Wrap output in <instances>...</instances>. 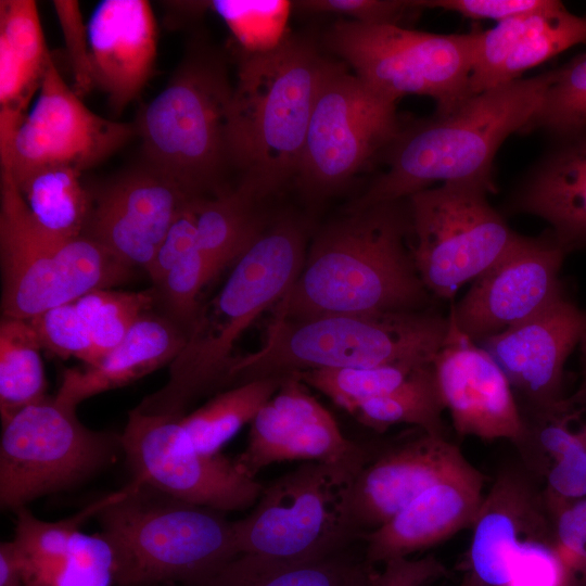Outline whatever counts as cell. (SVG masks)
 Wrapping results in <instances>:
<instances>
[{
	"mask_svg": "<svg viewBox=\"0 0 586 586\" xmlns=\"http://www.w3.org/2000/svg\"><path fill=\"white\" fill-rule=\"evenodd\" d=\"M552 139L522 179L511 206L547 221L568 252L586 245V126Z\"/></svg>",
	"mask_w": 586,
	"mask_h": 586,
	"instance_id": "26",
	"label": "cell"
},
{
	"mask_svg": "<svg viewBox=\"0 0 586 586\" xmlns=\"http://www.w3.org/2000/svg\"><path fill=\"white\" fill-rule=\"evenodd\" d=\"M232 92L221 58L194 49L139 114L146 164L193 199L224 190Z\"/></svg>",
	"mask_w": 586,
	"mask_h": 586,
	"instance_id": "7",
	"label": "cell"
},
{
	"mask_svg": "<svg viewBox=\"0 0 586 586\" xmlns=\"http://www.w3.org/2000/svg\"><path fill=\"white\" fill-rule=\"evenodd\" d=\"M116 586H194L238 557L226 513L132 481L95 515Z\"/></svg>",
	"mask_w": 586,
	"mask_h": 586,
	"instance_id": "5",
	"label": "cell"
},
{
	"mask_svg": "<svg viewBox=\"0 0 586 586\" xmlns=\"http://www.w3.org/2000/svg\"><path fill=\"white\" fill-rule=\"evenodd\" d=\"M470 462L446 436L420 435L372 450L357 473L351 495V522L361 538L429 487ZM362 539V538H361Z\"/></svg>",
	"mask_w": 586,
	"mask_h": 586,
	"instance_id": "21",
	"label": "cell"
},
{
	"mask_svg": "<svg viewBox=\"0 0 586 586\" xmlns=\"http://www.w3.org/2000/svg\"><path fill=\"white\" fill-rule=\"evenodd\" d=\"M0 586H24V578L13 540L0 544Z\"/></svg>",
	"mask_w": 586,
	"mask_h": 586,
	"instance_id": "48",
	"label": "cell"
},
{
	"mask_svg": "<svg viewBox=\"0 0 586 586\" xmlns=\"http://www.w3.org/2000/svg\"><path fill=\"white\" fill-rule=\"evenodd\" d=\"M552 78L553 71L519 78L472 95L449 114L403 123L379 158L385 169L348 208L407 199L435 182L475 181L495 192L498 149L522 131Z\"/></svg>",
	"mask_w": 586,
	"mask_h": 586,
	"instance_id": "2",
	"label": "cell"
},
{
	"mask_svg": "<svg viewBox=\"0 0 586 586\" xmlns=\"http://www.w3.org/2000/svg\"><path fill=\"white\" fill-rule=\"evenodd\" d=\"M371 451L347 438L306 385L290 374L251 422L246 447L234 460L244 474L256 479L277 462H365Z\"/></svg>",
	"mask_w": 586,
	"mask_h": 586,
	"instance_id": "17",
	"label": "cell"
},
{
	"mask_svg": "<svg viewBox=\"0 0 586 586\" xmlns=\"http://www.w3.org/2000/svg\"><path fill=\"white\" fill-rule=\"evenodd\" d=\"M331 60L301 36L239 64L229 115L237 189L259 204L295 179L314 102Z\"/></svg>",
	"mask_w": 586,
	"mask_h": 586,
	"instance_id": "4",
	"label": "cell"
},
{
	"mask_svg": "<svg viewBox=\"0 0 586 586\" xmlns=\"http://www.w3.org/2000/svg\"><path fill=\"white\" fill-rule=\"evenodd\" d=\"M190 202L179 212L157 247L148 272L154 284H157L183 255L199 246Z\"/></svg>",
	"mask_w": 586,
	"mask_h": 586,
	"instance_id": "46",
	"label": "cell"
},
{
	"mask_svg": "<svg viewBox=\"0 0 586 586\" xmlns=\"http://www.w3.org/2000/svg\"><path fill=\"white\" fill-rule=\"evenodd\" d=\"M186 340L187 333L175 322L149 311L97 364L84 369H66L54 396L77 407L89 397L127 385L170 364Z\"/></svg>",
	"mask_w": 586,
	"mask_h": 586,
	"instance_id": "27",
	"label": "cell"
},
{
	"mask_svg": "<svg viewBox=\"0 0 586 586\" xmlns=\"http://www.w3.org/2000/svg\"><path fill=\"white\" fill-rule=\"evenodd\" d=\"M192 199L146 164L92 193L85 234L125 265L149 272L158 245Z\"/></svg>",
	"mask_w": 586,
	"mask_h": 586,
	"instance_id": "18",
	"label": "cell"
},
{
	"mask_svg": "<svg viewBox=\"0 0 586 586\" xmlns=\"http://www.w3.org/2000/svg\"><path fill=\"white\" fill-rule=\"evenodd\" d=\"M444 410L433 365L426 364L391 392L360 404L352 415L378 432L395 424H411L424 433L446 436Z\"/></svg>",
	"mask_w": 586,
	"mask_h": 586,
	"instance_id": "33",
	"label": "cell"
},
{
	"mask_svg": "<svg viewBox=\"0 0 586 586\" xmlns=\"http://www.w3.org/2000/svg\"><path fill=\"white\" fill-rule=\"evenodd\" d=\"M292 4L310 14H333L362 24L399 26L400 21L410 12L422 10L417 1L396 0H303Z\"/></svg>",
	"mask_w": 586,
	"mask_h": 586,
	"instance_id": "41",
	"label": "cell"
},
{
	"mask_svg": "<svg viewBox=\"0 0 586 586\" xmlns=\"http://www.w3.org/2000/svg\"><path fill=\"white\" fill-rule=\"evenodd\" d=\"M136 126L101 117L63 80L53 59L29 114L0 136V164L14 180L51 165L87 169L122 149Z\"/></svg>",
	"mask_w": 586,
	"mask_h": 586,
	"instance_id": "15",
	"label": "cell"
},
{
	"mask_svg": "<svg viewBox=\"0 0 586 586\" xmlns=\"http://www.w3.org/2000/svg\"><path fill=\"white\" fill-rule=\"evenodd\" d=\"M80 176L75 167L51 165L13 179L30 218L44 235L66 240L85 233L92 193Z\"/></svg>",
	"mask_w": 586,
	"mask_h": 586,
	"instance_id": "30",
	"label": "cell"
},
{
	"mask_svg": "<svg viewBox=\"0 0 586 586\" xmlns=\"http://www.w3.org/2000/svg\"><path fill=\"white\" fill-rule=\"evenodd\" d=\"M561 4V1L551 0L540 10L501 21L487 30H477L470 77L472 94L497 85L504 64L518 44Z\"/></svg>",
	"mask_w": 586,
	"mask_h": 586,
	"instance_id": "38",
	"label": "cell"
},
{
	"mask_svg": "<svg viewBox=\"0 0 586 586\" xmlns=\"http://www.w3.org/2000/svg\"><path fill=\"white\" fill-rule=\"evenodd\" d=\"M508 586H572V576L553 545L533 540L522 546Z\"/></svg>",
	"mask_w": 586,
	"mask_h": 586,
	"instance_id": "42",
	"label": "cell"
},
{
	"mask_svg": "<svg viewBox=\"0 0 586 586\" xmlns=\"http://www.w3.org/2000/svg\"><path fill=\"white\" fill-rule=\"evenodd\" d=\"M586 331V313L564 296L481 342L526 400L532 416L556 408L563 397L565 361Z\"/></svg>",
	"mask_w": 586,
	"mask_h": 586,
	"instance_id": "20",
	"label": "cell"
},
{
	"mask_svg": "<svg viewBox=\"0 0 586 586\" xmlns=\"http://www.w3.org/2000/svg\"><path fill=\"white\" fill-rule=\"evenodd\" d=\"M448 330V318L428 309L301 320L273 315L262 347L234 358L230 381L240 384L313 369L432 364Z\"/></svg>",
	"mask_w": 586,
	"mask_h": 586,
	"instance_id": "6",
	"label": "cell"
},
{
	"mask_svg": "<svg viewBox=\"0 0 586 586\" xmlns=\"http://www.w3.org/2000/svg\"><path fill=\"white\" fill-rule=\"evenodd\" d=\"M330 61L319 86L295 181L310 199L341 189L380 158L403 126L396 102Z\"/></svg>",
	"mask_w": 586,
	"mask_h": 586,
	"instance_id": "13",
	"label": "cell"
},
{
	"mask_svg": "<svg viewBox=\"0 0 586 586\" xmlns=\"http://www.w3.org/2000/svg\"><path fill=\"white\" fill-rule=\"evenodd\" d=\"M448 320L447 339L432 365L457 434L508 440L519 448L526 421L507 375L487 351L458 330L450 316Z\"/></svg>",
	"mask_w": 586,
	"mask_h": 586,
	"instance_id": "19",
	"label": "cell"
},
{
	"mask_svg": "<svg viewBox=\"0 0 586 586\" xmlns=\"http://www.w3.org/2000/svg\"><path fill=\"white\" fill-rule=\"evenodd\" d=\"M423 365L426 364L402 362L365 368L313 369L295 375L306 386L321 392L352 415L360 404L391 392Z\"/></svg>",
	"mask_w": 586,
	"mask_h": 586,
	"instance_id": "36",
	"label": "cell"
},
{
	"mask_svg": "<svg viewBox=\"0 0 586 586\" xmlns=\"http://www.w3.org/2000/svg\"><path fill=\"white\" fill-rule=\"evenodd\" d=\"M586 126V53L553 69L539 106L520 132L558 138Z\"/></svg>",
	"mask_w": 586,
	"mask_h": 586,
	"instance_id": "37",
	"label": "cell"
},
{
	"mask_svg": "<svg viewBox=\"0 0 586 586\" xmlns=\"http://www.w3.org/2000/svg\"><path fill=\"white\" fill-rule=\"evenodd\" d=\"M459 586H469V584H468L466 577H463V579H462V582L460 583Z\"/></svg>",
	"mask_w": 586,
	"mask_h": 586,
	"instance_id": "51",
	"label": "cell"
},
{
	"mask_svg": "<svg viewBox=\"0 0 586 586\" xmlns=\"http://www.w3.org/2000/svg\"><path fill=\"white\" fill-rule=\"evenodd\" d=\"M216 275L211 260L200 246H196L183 255L155 284L156 302H161L163 315L187 335L202 306L199 295Z\"/></svg>",
	"mask_w": 586,
	"mask_h": 586,
	"instance_id": "39",
	"label": "cell"
},
{
	"mask_svg": "<svg viewBox=\"0 0 586 586\" xmlns=\"http://www.w3.org/2000/svg\"><path fill=\"white\" fill-rule=\"evenodd\" d=\"M365 462H304L264 486L253 509L233 521L239 553L294 563L362 540L351 522V495Z\"/></svg>",
	"mask_w": 586,
	"mask_h": 586,
	"instance_id": "8",
	"label": "cell"
},
{
	"mask_svg": "<svg viewBox=\"0 0 586 586\" xmlns=\"http://www.w3.org/2000/svg\"><path fill=\"white\" fill-rule=\"evenodd\" d=\"M360 542L320 559L294 563L241 553L194 586H370L375 569L365 551L360 555L356 549Z\"/></svg>",
	"mask_w": 586,
	"mask_h": 586,
	"instance_id": "29",
	"label": "cell"
},
{
	"mask_svg": "<svg viewBox=\"0 0 586 586\" xmlns=\"http://www.w3.org/2000/svg\"><path fill=\"white\" fill-rule=\"evenodd\" d=\"M74 303L88 326L99 361L150 311L156 303V295L154 289L140 292L98 289Z\"/></svg>",
	"mask_w": 586,
	"mask_h": 586,
	"instance_id": "35",
	"label": "cell"
},
{
	"mask_svg": "<svg viewBox=\"0 0 586 586\" xmlns=\"http://www.w3.org/2000/svg\"><path fill=\"white\" fill-rule=\"evenodd\" d=\"M200 249L218 273L235 263L265 226L258 205L237 188L190 202Z\"/></svg>",
	"mask_w": 586,
	"mask_h": 586,
	"instance_id": "31",
	"label": "cell"
},
{
	"mask_svg": "<svg viewBox=\"0 0 586 586\" xmlns=\"http://www.w3.org/2000/svg\"><path fill=\"white\" fill-rule=\"evenodd\" d=\"M94 85L120 113L142 91L156 59V24L145 0H105L88 26Z\"/></svg>",
	"mask_w": 586,
	"mask_h": 586,
	"instance_id": "25",
	"label": "cell"
},
{
	"mask_svg": "<svg viewBox=\"0 0 586 586\" xmlns=\"http://www.w3.org/2000/svg\"><path fill=\"white\" fill-rule=\"evenodd\" d=\"M408 200L348 208L313 241L275 316L301 320L425 309L430 294L416 269Z\"/></svg>",
	"mask_w": 586,
	"mask_h": 586,
	"instance_id": "1",
	"label": "cell"
},
{
	"mask_svg": "<svg viewBox=\"0 0 586 586\" xmlns=\"http://www.w3.org/2000/svg\"><path fill=\"white\" fill-rule=\"evenodd\" d=\"M37 4L0 1V118L21 120L51 60Z\"/></svg>",
	"mask_w": 586,
	"mask_h": 586,
	"instance_id": "28",
	"label": "cell"
},
{
	"mask_svg": "<svg viewBox=\"0 0 586 586\" xmlns=\"http://www.w3.org/2000/svg\"><path fill=\"white\" fill-rule=\"evenodd\" d=\"M3 317L29 320L84 294L126 281L132 268L86 234L56 240L34 224L11 173L0 170Z\"/></svg>",
	"mask_w": 586,
	"mask_h": 586,
	"instance_id": "9",
	"label": "cell"
},
{
	"mask_svg": "<svg viewBox=\"0 0 586 586\" xmlns=\"http://www.w3.org/2000/svg\"><path fill=\"white\" fill-rule=\"evenodd\" d=\"M572 586H586V556L572 573Z\"/></svg>",
	"mask_w": 586,
	"mask_h": 586,
	"instance_id": "50",
	"label": "cell"
},
{
	"mask_svg": "<svg viewBox=\"0 0 586 586\" xmlns=\"http://www.w3.org/2000/svg\"><path fill=\"white\" fill-rule=\"evenodd\" d=\"M565 253L551 233L537 239L519 234L510 250L453 304L449 316L458 330L479 343L563 297L559 272Z\"/></svg>",
	"mask_w": 586,
	"mask_h": 586,
	"instance_id": "16",
	"label": "cell"
},
{
	"mask_svg": "<svg viewBox=\"0 0 586 586\" xmlns=\"http://www.w3.org/2000/svg\"><path fill=\"white\" fill-rule=\"evenodd\" d=\"M38 336L27 320L3 317L0 323L1 421L47 395Z\"/></svg>",
	"mask_w": 586,
	"mask_h": 586,
	"instance_id": "34",
	"label": "cell"
},
{
	"mask_svg": "<svg viewBox=\"0 0 586 586\" xmlns=\"http://www.w3.org/2000/svg\"><path fill=\"white\" fill-rule=\"evenodd\" d=\"M550 518L553 547L572 576L586 556V497L563 504Z\"/></svg>",
	"mask_w": 586,
	"mask_h": 586,
	"instance_id": "44",
	"label": "cell"
},
{
	"mask_svg": "<svg viewBox=\"0 0 586 586\" xmlns=\"http://www.w3.org/2000/svg\"><path fill=\"white\" fill-rule=\"evenodd\" d=\"M551 0H426L417 1L421 9H442L474 20L497 23L547 7Z\"/></svg>",
	"mask_w": 586,
	"mask_h": 586,
	"instance_id": "45",
	"label": "cell"
},
{
	"mask_svg": "<svg viewBox=\"0 0 586 586\" xmlns=\"http://www.w3.org/2000/svg\"><path fill=\"white\" fill-rule=\"evenodd\" d=\"M305 231L290 217L265 224L237 259L219 292L202 305L166 383L135 407L146 415L183 417L187 408L230 381L233 346L266 309L280 302L305 259Z\"/></svg>",
	"mask_w": 586,
	"mask_h": 586,
	"instance_id": "3",
	"label": "cell"
},
{
	"mask_svg": "<svg viewBox=\"0 0 586 586\" xmlns=\"http://www.w3.org/2000/svg\"><path fill=\"white\" fill-rule=\"evenodd\" d=\"M283 378L270 377L250 380L217 394L205 405L184 415L180 423L193 446L206 455L220 449L272 397Z\"/></svg>",
	"mask_w": 586,
	"mask_h": 586,
	"instance_id": "32",
	"label": "cell"
},
{
	"mask_svg": "<svg viewBox=\"0 0 586 586\" xmlns=\"http://www.w3.org/2000/svg\"><path fill=\"white\" fill-rule=\"evenodd\" d=\"M446 574L445 565L433 555L395 558L384 562L382 571L375 570L370 586H428Z\"/></svg>",
	"mask_w": 586,
	"mask_h": 586,
	"instance_id": "47",
	"label": "cell"
},
{
	"mask_svg": "<svg viewBox=\"0 0 586 586\" xmlns=\"http://www.w3.org/2000/svg\"><path fill=\"white\" fill-rule=\"evenodd\" d=\"M488 187L454 181L413 193L408 200L412 259L429 292L451 298L496 264L519 237L489 204Z\"/></svg>",
	"mask_w": 586,
	"mask_h": 586,
	"instance_id": "12",
	"label": "cell"
},
{
	"mask_svg": "<svg viewBox=\"0 0 586 586\" xmlns=\"http://www.w3.org/2000/svg\"><path fill=\"white\" fill-rule=\"evenodd\" d=\"M579 345L582 353L583 379L576 392L566 398L571 404L586 409V331L581 339Z\"/></svg>",
	"mask_w": 586,
	"mask_h": 586,
	"instance_id": "49",
	"label": "cell"
},
{
	"mask_svg": "<svg viewBox=\"0 0 586 586\" xmlns=\"http://www.w3.org/2000/svg\"><path fill=\"white\" fill-rule=\"evenodd\" d=\"M180 418L128 412L120 442L132 481L225 513L253 507L264 486L221 453L199 451Z\"/></svg>",
	"mask_w": 586,
	"mask_h": 586,
	"instance_id": "14",
	"label": "cell"
},
{
	"mask_svg": "<svg viewBox=\"0 0 586 586\" xmlns=\"http://www.w3.org/2000/svg\"><path fill=\"white\" fill-rule=\"evenodd\" d=\"M73 405L46 396L1 421L0 506L16 512L68 489L110 466L120 434L90 430Z\"/></svg>",
	"mask_w": 586,
	"mask_h": 586,
	"instance_id": "11",
	"label": "cell"
},
{
	"mask_svg": "<svg viewBox=\"0 0 586 586\" xmlns=\"http://www.w3.org/2000/svg\"><path fill=\"white\" fill-rule=\"evenodd\" d=\"M477 30L441 35L340 20L323 40L378 94L394 102L426 95L436 103L435 115H446L474 95L470 77Z\"/></svg>",
	"mask_w": 586,
	"mask_h": 586,
	"instance_id": "10",
	"label": "cell"
},
{
	"mask_svg": "<svg viewBox=\"0 0 586 586\" xmlns=\"http://www.w3.org/2000/svg\"><path fill=\"white\" fill-rule=\"evenodd\" d=\"M41 346L62 357H75L87 366L98 361L88 329L74 302L52 307L27 320Z\"/></svg>",
	"mask_w": 586,
	"mask_h": 586,
	"instance_id": "40",
	"label": "cell"
},
{
	"mask_svg": "<svg viewBox=\"0 0 586 586\" xmlns=\"http://www.w3.org/2000/svg\"><path fill=\"white\" fill-rule=\"evenodd\" d=\"M484 475L471 463L440 481L362 538L369 563L408 558L473 525L484 495Z\"/></svg>",
	"mask_w": 586,
	"mask_h": 586,
	"instance_id": "24",
	"label": "cell"
},
{
	"mask_svg": "<svg viewBox=\"0 0 586 586\" xmlns=\"http://www.w3.org/2000/svg\"><path fill=\"white\" fill-rule=\"evenodd\" d=\"M53 7L59 20L68 60L75 78V92L81 98L95 85L92 73L88 29L77 1L56 0Z\"/></svg>",
	"mask_w": 586,
	"mask_h": 586,
	"instance_id": "43",
	"label": "cell"
},
{
	"mask_svg": "<svg viewBox=\"0 0 586 586\" xmlns=\"http://www.w3.org/2000/svg\"><path fill=\"white\" fill-rule=\"evenodd\" d=\"M469 550V586H508L525 543L553 545L552 524L544 493L517 469L500 472L484 496Z\"/></svg>",
	"mask_w": 586,
	"mask_h": 586,
	"instance_id": "22",
	"label": "cell"
},
{
	"mask_svg": "<svg viewBox=\"0 0 586 586\" xmlns=\"http://www.w3.org/2000/svg\"><path fill=\"white\" fill-rule=\"evenodd\" d=\"M104 500H95L72 517L50 522L36 518L27 507L15 512L12 539L24 586H113L114 558L101 534L80 531L98 514Z\"/></svg>",
	"mask_w": 586,
	"mask_h": 586,
	"instance_id": "23",
	"label": "cell"
}]
</instances>
